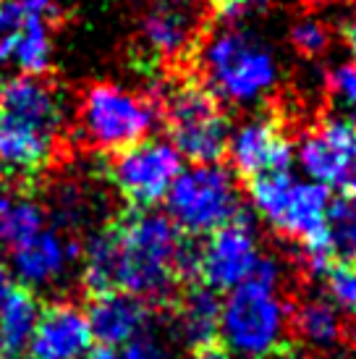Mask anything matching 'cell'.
Returning <instances> with one entry per match:
<instances>
[{"mask_svg":"<svg viewBox=\"0 0 356 359\" xmlns=\"http://www.w3.org/2000/svg\"><path fill=\"white\" fill-rule=\"evenodd\" d=\"M356 126L346 118H325L301 137L294 147V160L309 181L322 187H346L354 176Z\"/></svg>","mask_w":356,"mask_h":359,"instance_id":"8fae6325","label":"cell"},{"mask_svg":"<svg viewBox=\"0 0 356 359\" xmlns=\"http://www.w3.org/2000/svg\"><path fill=\"white\" fill-rule=\"evenodd\" d=\"M280 278L283 273L275 259L259 257L252 276L220 302L218 339H223L228 354L270 359L283 349L291 312L280 297Z\"/></svg>","mask_w":356,"mask_h":359,"instance_id":"7a4b0ae2","label":"cell"},{"mask_svg":"<svg viewBox=\"0 0 356 359\" xmlns=\"http://www.w3.org/2000/svg\"><path fill=\"white\" fill-rule=\"evenodd\" d=\"M81 257V244L66 239L58 231L42 229L34 239L11 250V276L27 289H40L58 280L74 259Z\"/></svg>","mask_w":356,"mask_h":359,"instance_id":"9a60e30c","label":"cell"},{"mask_svg":"<svg viewBox=\"0 0 356 359\" xmlns=\"http://www.w3.org/2000/svg\"><path fill=\"white\" fill-rule=\"evenodd\" d=\"M118 233V289L139 299L163 302L176 286V255L181 231L163 212L137 208L116 223Z\"/></svg>","mask_w":356,"mask_h":359,"instance_id":"3957f363","label":"cell"},{"mask_svg":"<svg viewBox=\"0 0 356 359\" xmlns=\"http://www.w3.org/2000/svg\"><path fill=\"white\" fill-rule=\"evenodd\" d=\"M45 229V208L37 200L27 194L11 197L0 205V247L3 250H16L21 244L34 239Z\"/></svg>","mask_w":356,"mask_h":359,"instance_id":"7402d4cb","label":"cell"},{"mask_svg":"<svg viewBox=\"0 0 356 359\" xmlns=\"http://www.w3.org/2000/svg\"><path fill=\"white\" fill-rule=\"evenodd\" d=\"M254 212L278 233L291 239H315L325 229L330 189L309 179H294L288 170H270L249 179Z\"/></svg>","mask_w":356,"mask_h":359,"instance_id":"8992f818","label":"cell"},{"mask_svg":"<svg viewBox=\"0 0 356 359\" xmlns=\"http://www.w3.org/2000/svg\"><path fill=\"white\" fill-rule=\"evenodd\" d=\"M3 87H6V84H3V79H0V102H3Z\"/></svg>","mask_w":356,"mask_h":359,"instance_id":"e575fe53","label":"cell"},{"mask_svg":"<svg viewBox=\"0 0 356 359\" xmlns=\"http://www.w3.org/2000/svg\"><path fill=\"white\" fill-rule=\"evenodd\" d=\"M199 69L207 90L223 102L254 105L265 100L278 84V60L267 45L241 29L226 24L210 34L199 48Z\"/></svg>","mask_w":356,"mask_h":359,"instance_id":"277c9868","label":"cell"},{"mask_svg":"<svg viewBox=\"0 0 356 359\" xmlns=\"http://www.w3.org/2000/svg\"><path fill=\"white\" fill-rule=\"evenodd\" d=\"M181 170L184 158L170 140H142L116 152L110 179L134 208H152L165 200Z\"/></svg>","mask_w":356,"mask_h":359,"instance_id":"9c48e42d","label":"cell"},{"mask_svg":"<svg viewBox=\"0 0 356 359\" xmlns=\"http://www.w3.org/2000/svg\"><path fill=\"white\" fill-rule=\"evenodd\" d=\"M121 359H173V351L165 341L149 333V328L144 333H139L137 339H131L126 346H123V354Z\"/></svg>","mask_w":356,"mask_h":359,"instance_id":"4316f807","label":"cell"},{"mask_svg":"<svg viewBox=\"0 0 356 359\" xmlns=\"http://www.w3.org/2000/svg\"><path fill=\"white\" fill-rule=\"evenodd\" d=\"M165 210L181 233L210 236L241 215L236 181L218 163H194L170 184Z\"/></svg>","mask_w":356,"mask_h":359,"instance_id":"5b68a950","label":"cell"},{"mask_svg":"<svg viewBox=\"0 0 356 359\" xmlns=\"http://www.w3.org/2000/svg\"><path fill=\"white\" fill-rule=\"evenodd\" d=\"M84 359H121V354H116V349L110 346H97V349H89Z\"/></svg>","mask_w":356,"mask_h":359,"instance_id":"1f68e13d","label":"cell"},{"mask_svg":"<svg viewBox=\"0 0 356 359\" xmlns=\"http://www.w3.org/2000/svg\"><path fill=\"white\" fill-rule=\"evenodd\" d=\"M207 3L218 11L220 19H226L228 24H236L238 19L254 13L265 0H207Z\"/></svg>","mask_w":356,"mask_h":359,"instance_id":"83f0119b","label":"cell"},{"mask_svg":"<svg viewBox=\"0 0 356 359\" xmlns=\"http://www.w3.org/2000/svg\"><path fill=\"white\" fill-rule=\"evenodd\" d=\"M92 349L87 315L71 302H53L40 309L29 339V359H84Z\"/></svg>","mask_w":356,"mask_h":359,"instance_id":"4fadbf2b","label":"cell"},{"mask_svg":"<svg viewBox=\"0 0 356 359\" xmlns=\"http://www.w3.org/2000/svg\"><path fill=\"white\" fill-rule=\"evenodd\" d=\"M69 108L63 92L42 76H16L0 102V176H32L50 163Z\"/></svg>","mask_w":356,"mask_h":359,"instance_id":"6da1fadb","label":"cell"},{"mask_svg":"<svg viewBox=\"0 0 356 359\" xmlns=\"http://www.w3.org/2000/svg\"><path fill=\"white\" fill-rule=\"evenodd\" d=\"M354 123H356V105H354Z\"/></svg>","mask_w":356,"mask_h":359,"instance_id":"8d00e7d4","label":"cell"},{"mask_svg":"<svg viewBox=\"0 0 356 359\" xmlns=\"http://www.w3.org/2000/svg\"><path fill=\"white\" fill-rule=\"evenodd\" d=\"M226 155L231 165L247 176H262L270 170H288L294 165V142L280 131L273 118L254 116L228 134Z\"/></svg>","mask_w":356,"mask_h":359,"instance_id":"7c38bea8","label":"cell"},{"mask_svg":"<svg viewBox=\"0 0 356 359\" xmlns=\"http://www.w3.org/2000/svg\"><path fill=\"white\" fill-rule=\"evenodd\" d=\"M194 359H231V354L218 346H205V349L194 351Z\"/></svg>","mask_w":356,"mask_h":359,"instance_id":"4dcf8cb0","label":"cell"},{"mask_svg":"<svg viewBox=\"0 0 356 359\" xmlns=\"http://www.w3.org/2000/svg\"><path fill=\"white\" fill-rule=\"evenodd\" d=\"M40 302L27 286H13L0 307V359L27 354L29 339L40 318Z\"/></svg>","mask_w":356,"mask_h":359,"instance_id":"ac0fdd59","label":"cell"},{"mask_svg":"<svg viewBox=\"0 0 356 359\" xmlns=\"http://www.w3.org/2000/svg\"><path fill=\"white\" fill-rule=\"evenodd\" d=\"M259 257L257 233L241 212L223 229L212 231L199 247V280L212 291L236 289L252 276Z\"/></svg>","mask_w":356,"mask_h":359,"instance_id":"30bf717a","label":"cell"},{"mask_svg":"<svg viewBox=\"0 0 356 359\" xmlns=\"http://www.w3.org/2000/svg\"><path fill=\"white\" fill-rule=\"evenodd\" d=\"M354 176H356V150H354Z\"/></svg>","mask_w":356,"mask_h":359,"instance_id":"d590c367","label":"cell"},{"mask_svg":"<svg viewBox=\"0 0 356 359\" xmlns=\"http://www.w3.org/2000/svg\"><path fill=\"white\" fill-rule=\"evenodd\" d=\"M81 283L89 294L118 289V233L116 226L95 231L81 247Z\"/></svg>","mask_w":356,"mask_h":359,"instance_id":"d6986e66","label":"cell"},{"mask_svg":"<svg viewBox=\"0 0 356 359\" xmlns=\"http://www.w3.org/2000/svg\"><path fill=\"white\" fill-rule=\"evenodd\" d=\"M220 299L218 291L207 286H194L184 294L176 312V333L189 349H205L218 339Z\"/></svg>","mask_w":356,"mask_h":359,"instance_id":"e0dca14e","label":"cell"},{"mask_svg":"<svg viewBox=\"0 0 356 359\" xmlns=\"http://www.w3.org/2000/svg\"><path fill=\"white\" fill-rule=\"evenodd\" d=\"M11 58L8 63L19 66L24 76H42L50 69L53 42H50V21L24 19L19 27L8 32Z\"/></svg>","mask_w":356,"mask_h":359,"instance_id":"ffe728a7","label":"cell"},{"mask_svg":"<svg viewBox=\"0 0 356 359\" xmlns=\"http://www.w3.org/2000/svg\"><path fill=\"white\" fill-rule=\"evenodd\" d=\"M11 289H13V276H11V270L0 262V307H3L6 297L11 294Z\"/></svg>","mask_w":356,"mask_h":359,"instance_id":"f546056e","label":"cell"},{"mask_svg":"<svg viewBox=\"0 0 356 359\" xmlns=\"http://www.w3.org/2000/svg\"><path fill=\"white\" fill-rule=\"evenodd\" d=\"M294 325H296L299 339L315 349H330L343 336L341 309L330 299H320V297L299 304L296 315H294Z\"/></svg>","mask_w":356,"mask_h":359,"instance_id":"44dd1931","label":"cell"},{"mask_svg":"<svg viewBox=\"0 0 356 359\" xmlns=\"http://www.w3.org/2000/svg\"><path fill=\"white\" fill-rule=\"evenodd\" d=\"M354 336H356V330H354Z\"/></svg>","mask_w":356,"mask_h":359,"instance_id":"74e56055","label":"cell"},{"mask_svg":"<svg viewBox=\"0 0 356 359\" xmlns=\"http://www.w3.org/2000/svg\"><path fill=\"white\" fill-rule=\"evenodd\" d=\"M158 123L155 105L118 84H92L79 102V129L97 150L118 152L147 140Z\"/></svg>","mask_w":356,"mask_h":359,"instance_id":"52a82bcc","label":"cell"},{"mask_svg":"<svg viewBox=\"0 0 356 359\" xmlns=\"http://www.w3.org/2000/svg\"><path fill=\"white\" fill-rule=\"evenodd\" d=\"M6 32H11V27H8V16H6V3L0 0V37H3Z\"/></svg>","mask_w":356,"mask_h":359,"instance_id":"d6a6232c","label":"cell"},{"mask_svg":"<svg viewBox=\"0 0 356 359\" xmlns=\"http://www.w3.org/2000/svg\"><path fill=\"white\" fill-rule=\"evenodd\" d=\"M194 27L197 21L186 6L165 3L152 8L142 21V37L152 53L163 58H178L181 53L189 50L194 40Z\"/></svg>","mask_w":356,"mask_h":359,"instance_id":"2e32d148","label":"cell"},{"mask_svg":"<svg viewBox=\"0 0 356 359\" xmlns=\"http://www.w3.org/2000/svg\"><path fill=\"white\" fill-rule=\"evenodd\" d=\"M343 40L356 53V11H351L346 16V21H343Z\"/></svg>","mask_w":356,"mask_h":359,"instance_id":"f1b7e54d","label":"cell"},{"mask_svg":"<svg viewBox=\"0 0 356 359\" xmlns=\"http://www.w3.org/2000/svg\"><path fill=\"white\" fill-rule=\"evenodd\" d=\"M327 90L333 95V100L354 108L356 105V60H343L327 71Z\"/></svg>","mask_w":356,"mask_h":359,"instance_id":"484cf974","label":"cell"},{"mask_svg":"<svg viewBox=\"0 0 356 359\" xmlns=\"http://www.w3.org/2000/svg\"><path fill=\"white\" fill-rule=\"evenodd\" d=\"M84 315L92 330V341H100V346L110 349L126 346L131 339L149 328L147 302L121 289L92 294Z\"/></svg>","mask_w":356,"mask_h":359,"instance_id":"5bb4252c","label":"cell"},{"mask_svg":"<svg viewBox=\"0 0 356 359\" xmlns=\"http://www.w3.org/2000/svg\"><path fill=\"white\" fill-rule=\"evenodd\" d=\"M327 291L338 309L356 312V262H338L327 270Z\"/></svg>","mask_w":356,"mask_h":359,"instance_id":"cb8c5ba5","label":"cell"},{"mask_svg":"<svg viewBox=\"0 0 356 359\" xmlns=\"http://www.w3.org/2000/svg\"><path fill=\"white\" fill-rule=\"evenodd\" d=\"M291 42L299 53H304L309 58H317L327 50L330 45V32L320 19H301L291 27Z\"/></svg>","mask_w":356,"mask_h":359,"instance_id":"d4e9b609","label":"cell"},{"mask_svg":"<svg viewBox=\"0 0 356 359\" xmlns=\"http://www.w3.org/2000/svg\"><path fill=\"white\" fill-rule=\"evenodd\" d=\"M325 241L336 262H356V194L330 200L325 215Z\"/></svg>","mask_w":356,"mask_h":359,"instance_id":"603a6c76","label":"cell"},{"mask_svg":"<svg viewBox=\"0 0 356 359\" xmlns=\"http://www.w3.org/2000/svg\"><path fill=\"white\" fill-rule=\"evenodd\" d=\"M6 194H8V191L3 189V179H0V205H3V200H6Z\"/></svg>","mask_w":356,"mask_h":359,"instance_id":"836d02e7","label":"cell"},{"mask_svg":"<svg viewBox=\"0 0 356 359\" xmlns=\"http://www.w3.org/2000/svg\"><path fill=\"white\" fill-rule=\"evenodd\" d=\"M170 144L191 163H218L226 155L228 118L220 100L202 84H181L165 100Z\"/></svg>","mask_w":356,"mask_h":359,"instance_id":"ba28073f","label":"cell"}]
</instances>
